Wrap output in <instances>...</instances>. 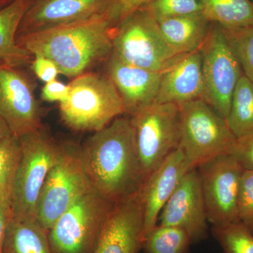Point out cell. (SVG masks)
Wrapping results in <instances>:
<instances>
[{"label": "cell", "instance_id": "cell-1", "mask_svg": "<svg viewBox=\"0 0 253 253\" xmlns=\"http://www.w3.org/2000/svg\"><path fill=\"white\" fill-rule=\"evenodd\" d=\"M81 158L93 191L114 204L137 194L144 178L130 117H118L86 139Z\"/></svg>", "mask_w": 253, "mask_h": 253}, {"label": "cell", "instance_id": "cell-2", "mask_svg": "<svg viewBox=\"0 0 253 253\" xmlns=\"http://www.w3.org/2000/svg\"><path fill=\"white\" fill-rule=\"evenodd\" d=\"M116 28L103 11L85 19L18 37L16 42L33 56L49 58L60 73L75 78L108 61L113 52Z\"/></svg>", "mask_w": 253, "mask_h": 253}, {"label": "cell", "instance_id": "cell-3", "mask_svg": "<svg viewBox=\"0 0 253 253\" xmlns=\"http://www.w3.org/2000/svg\"><path fill=\"white\" fill-rule=\"evenodd\" d=\"M60 116L76 131H97L126 113L122 99L107 74L89 72L73 78Z\"/></svg>", "mask_w": 253, "mask_h": 253}, {"label": "cell", "instance_id": "cell-4", "mask_svg": "<svg viewBox=\"0 0 253 253\" xmlns=\"http://www.w3.org/2000/svg\"><path fill=\"white\" fill-rule=\"evenodd\" d=\"M21 156L9 205L13 217L36 219L40 195L49 171L59 158L61 144L42 128L18 138Z\"/></svg>", "mask_w": 253, "mask_h": 253}, {"label": "cell", "instance_id": "cell-5", "mask_svg": "<svg viewBox=\"0 0 253 253\" xmlns=\"http://www.w3.org/2000/svg\"><path fill=\"white\" fill-rule=\"evenodd\" d=\"M113 54L124 62L163 73L181 58L163 36L154 15L143 8L117 26Z\"/></svg>", "mask_w": 253, "mask_h": 253}, {"label": "cell", "instance_id": "cell-6", "mask_svg": "<svg viewBox=\"0 0 253 253\" xmlns=\"http://www.w3.org/2000/svg\"><path fill=\"white\" fill-rule=\"evenodd\" d=\"M180 146L191 169L228 154L236 141L225 118L204 99L179 104Z\"/></svg>", "mask_w": 253, "mask_h": 253}, {"label": "cell", "instance_id": "cell-7", "mask_svg": "<svg viewBox=\"0 0 253 253\" xmlns=\"http://www.w3.org/2000/svg\"><path fill=\"white\" fill-rule=\"evenodd\" d=\"M91 191L82 161L81 146L63 143L59 158L46 176L40 195L37 221L49 231L63 212Z\"/></svg>", "mask_w": 253, "mask_h": 253}, {"label": "cell", "instance_id": "cell-8", "mask_svg": "<svg viewBox=\"0 0 253 253\" xmlns=\"http://www.w3.org/2000/svg\"><path fill=\"white\" fill-rule=\"evenodd\" d=\"M144 182L180 145L179 105L156 104L130 116Z\"/></svg>", "mask_w": 253, "mask_h": 253}, {"label": "cell", "instance_id": "cell-9", "mask_svg": "<svg viewBox=\"0 0 253 253\" xmlns=\"http://www.w3.org/2000/svg\"><path fill=\"white\" fill-rule=\"evenodd\" d=\"M113 204L91 191L63 213L48 231L53 253H93Z\"/></svg>", "mask_w": 253, "mask_h": 253}, {"label": "cell", "instance_id": "cell-10", "mask_svg": "<svg viewBox=\"0 0 253 253\" xmlns=\"http://www.w3.org/2000/svg\"><path fill=\"white\" fill-rule=\"evenodd\" d=\"M200 51L204 83L202 99L226 120L233 93L244 75L242 68L222 29L217 24L211 25Z\"/></svg>", "mask_w": 253, "mask_h": 253}, {"label": "cell", "instance_id": "cell-11", "mask_svg": "<svg viewBox=\"0 0 253 253\" xmlns=\"http://www.w3.org/2000/svg\"><path fill=\"white\" fill-rule=\"evenodd\" d=\"M208 222L221 227L240 222L239 199L244 169L229 154L221 155L197 168Z\"/></svg>", "mask_w": 253, "mask_h": 253}, {"label": "cell", "instance_id": "cell-12", "mask_svg": "<svg viewBox=\"0 0 253 253\" xmlns=\"http://www.w3.org/2000/svg\"><path fill=\"white\" fill-rule=\"evenodd\" d=\"M26 68L0 67V117L18 138L44 127L36 86Z\"/></svg>", "mask_w": 253, "mask_h": 253}, {"label": "cell", "instance_id": "cell-13", "mask_svg": "<svg viewBox=\"0 0 253 253\" xmlns=\"http://www.w3.org/2000/svg\"><path fill=\"white\" fill-rule=\"evenodd\" d=\"M144 243L141 191L113 205L93 253H138Z\"/></svg>", "mask_w": 253, "mask_h": 253}, {"label": "cell", "instance_id": "cell-14", "mask_svg": "<svg viewBox=\"0 0 253 253\" xmlns=\"http://www.w3.org/2000/svg\"><path fill=\"white\" fill-rule=\"evenodd\" d=\"M158 225L175 226L187 233L191 243L207 239L208 220L197 168L188 171L159 217Z\"/></svg>", "mask_w": 253, "mask_h": 253}, {"label": "cell", "instance_id": "cell-15", "mask_svg": "<svg viewBox=\"0 0 253 253\" xmlns=\"http://www.w3.org/2000/svg\"><path fill=\"white\" fill-rule=\"evenodd\" d=\"M110 0H33L18 26V37L102 13Z\"/></svg>", "mask_w": 253, "mask_h": 253}, {"label": "cell", "instance_id": "cell-16", "mask_svg": "<svg viewBox=\"0 0 253 253\" xmlns=\"http://www.w3.org/2000/svg\"><path fill=\"white\" fill-rule=\"evenodd\" d=\"M191 169L179 146L145 181L141 190L144 211V239L157 226L163 207Z\"/></svg>", "mask_w": 253, "mask_h": 253}, {"label": "cell", "instance_id": "cell-17", "mask_svg": "<svg viewBox=\"0 0 253 253\" xmlns=\"http://www.w3.org/2000/svg\"><path fill=\"white\" fill-rule=\"evenodd\" d=\"M107 75L121 96L126 114L132 116L155 102L162 73L133 66L112 54L107 61Z\"/></svg>", "mask_w": 253, "mask_h": 253}, {"label": "cell", "instance_id": "cell-18", "mask_svg": "<svg viewBox=\"0 0 253 253\" xmlns=\"http://www.w3.org/2000/svg\"><path fill=\"white\" fill-rule=\"evenodd\" d=\"M204 91L201 51L183 55L162 73L156 104H180L202 99Z\"/></svg>", "mask_w": 253, "mask_h": 253}, {"label": "cell", "instance_id": "cell-19", "mask_svg": "<svg viewBox=\"0 0 253 253\" xmlns=\"http://www.w3.org/2000/svg\"><path fill=\"white\" fill-rule=\"evenodd\" d=\"M33 0H14L0 9V67L28 68L33 56L16 42L18 26Z\"/></svg>", "mask_w": 253, "mask_h": 253}, {"label": "cell", "instance_id": "cell-20", "mask_svg": "<svg viewBox=\"0 0 253 253\" xmlns=\"http://www.w3.org/2000/svg\"><path fill=\"white\" fill-rule=\"evenodd\" d=\"M157 21L168 44L179 54L201 49L212 25L203 13L163 18Z\"/></svg>", "mask_w": 253, "mask_h": 253}, {"label": "cell", "instance_id": "cell-21", "mask_svg": "<svg viewBox=\"0 0 253 253\" xmlns=\"http://www.w3.org/2000/svg\"><path fill=\"white\" fill-rule=\"evenodd\" d=\"M3 253H53L48 231L36 219L12 216L6 226Z\"/></svg>", "mask_w": 253, "mask_h": 253}, {"label": "cell", "instance_id": "cell-22", "mask_svg": "<svg viewBox=\"0 0 253 253\" xmlns=\"http://www.w3.org/2000/svg\"><path fill=\"white\" fill-rule=\"evenodd\" d=\"M203 14L211 23L223 28L253 25L252 0H201Z\"/></svg>", "mask_w": 253, "mask_h": 253}, {"label": "cell", "instance_id": "cell-23", "mask_svg": "<svg viewBox=\"0 0 253 253\" xmlns=\"http://www.w3.org/2000/svg\"><path fill=\"white\" fill-rule=\"evenodd\" d=\"M226 122L236 138L253 130V83L244 75L233 93Z\"/></svg>", "mask_w": 253, "mask_h": 253}, {"label": "cell", "instance_id": "cell-24", "mask_svg": "<svg viewBox=\"0 0 253 253\" xmlns=\"http://www.w3.org/2000/svg\"><path fill=\"white\" fill-rule=\"evenodd\" d=\"M191 244L180 228L157 224L145 238L143 248L146 253H186Z\"/></svg>", "mask_w": 253, "mask_h": 253}, {"label": "cell", "instance_id": "cell-25", "mask_svg": "<svg viewBox=\"0 0 253 253\" xmlns=\"http://www.w3.org/2000/svg\"><path fill=\"white\" fill-rule=\"evenodd\" d=\"M21 156L19 139L11 135L0 141V203H9Z\"/></svg>", "mask_w": 253, "mask_h": 253}, {"label": "cell", "instance_id": "cell-26", "mask_svg": "<svg viewBox=\"0 0 253 253\" xmlns=\"http://www.w3.org/2000/svg\"><path fill=\"white\" fill-rule=\"evenodd\" d=\"M221 29L239 60L244 76L253 83V25Z\"/></svg>", "mask_w": 253, "mask_h": 253}, {"label": "cell", "instance_id": "cell-27", "mask_svg": "<svg viewBox=\"0 0 253 253\" xmlns=\"http://www.w3.org/2000/svg\"><path fill=\"white\" fill-rule=\"evenodd\" d=\"M224 253H253V234L241 222L212 227Z\"/></svg>", "mask_w": 253, "mask_h": 253}, {"label": "cell", "instance_id": "cell-28", "mask_svg": "<svg viewBox=\"0 0 253 253\" xmlns=\"http://www.w3.org/2000/svg\"><path fill=\"white\" fill-rule=\"evenodd\" d=\"M156 19L202 13L201 0H151L146 6Z\"/></svg>", "mask_w": 253, "mask_h": 253}, {"label": "cell", "instance_id": "cell-29", "mask_svg": "<svg viewBox=\"0 0 253 253\" xmlns=\"http://www.w3.org/2000/svg\"><path fill=\"white\" fill-rule=\"evenodd\" d=\"M240 222L253 234V170H244L239 199Z\"/></svg>", "mask_w": 253, "mask_h": 253}, {"label": "cell", "instance_id": "cell-30", "mask_svg": "<svg viewBox=\"0 0 253 253\" xmlns=\"http://www.w3.org/2000/svg\"><path fill=\"white\" fill-rule=\"evenodd\" d=\"M151 0H110L104 10L115 27L121 25L136 11L146 7Z\"/></svg>", "mask_w": 253, "mask_h": 253}, {"label": "cell", "instance_id": "cell-31", "mask_svg": "<svg viewBox=\"0 0 253 253\" xmlns=\"http://www.w3.org/2000/svg\"><path fill=\"white\" fill-rule=\"evenodd\" d=\"M244 170H253V130L236 138L229 154Z\"/></svg>", "mask_w": 253, "mask_h": 253}, {"label": "cell", "instance_id": "cell-32", "mask_svg": "<svg viewBox=\"0 0 253 253\" xmlns=\"http://www.w3.org/2000/svg\"><path fill=\"white\" fill-rule=\"evenodd\" d=\"M33 73L41 81L47 83L56 80L60 74L59 68L54 61L41 55H34L31 66Z\"/></svg>", "mask_w": 253, "mask_h": 253}, {"label": "cell", "instance_id": "cell-33", "mask_svg": "<svg viewBox=\"0 0 253 253\" xmlns=\"http://www.w3.org/2000/svg\"><path fill=\"white\" fill-rule=\"evenodd\" d=\"M70 94L69 84H65L57 80L45 83L41 91L42 99L49 102L61 103L67 99Z\"/></svg>", "mask_w": 253, "mask_h": 253}, {"label": "cell", "instance_id": "cell-34", "mask_svg": "<svg viewBox=\"0 0 253 253\" xmlns=\"http://www.w3.org/2000/svg\"><path fill=\"white\" fill-rule=\"evenodd\" d=\"M12 217L9 203H0V253H3V244L8 223Z\"/></svg>", "mask_w": 253, "mask_h": 253}, {"label": "cell", "instance_id": "cell-35", "mask_svg": "<svg viewBox=\"0 0 253 253\" xmlns=\"http://www.w3.org/2000/svg\"><path fill=\"white\" fill-rule=\"evenodd\" d=\"M11 135H13V134L10 130L9 126L0 117V141Z\"/></svg>", "mask_w": 253, "mask_h": 253}, {"label": "cell", "instance_id": "cell-36", "mask_svg": "<svg viewBox=\"0 0 253 253\" xmlns=\"http://www.w3.org/2000/svg\"><path fill=\"white\" fill-rule=\"evenodd\" d=\"M12 1H14V0H0V9H2L4 6H7Z\"/></svg>", "mask_w": 253, "mask_h": 253}, {"label": "cell", "instance_id": "cell-37", "mask_svg": "<svg viewBox=\"0 0 253 253\" xmlns=\"http://www.w3.org/2000/svg\"><path fill=\"white\" fill-rule=\"evenodd\" d=\"M252 1H253V0H252Z\"/></svg>", "mask_w": 253, "mask_h": 253}]
</instances>
